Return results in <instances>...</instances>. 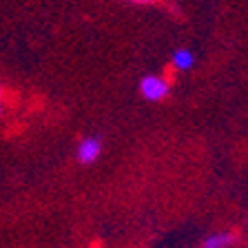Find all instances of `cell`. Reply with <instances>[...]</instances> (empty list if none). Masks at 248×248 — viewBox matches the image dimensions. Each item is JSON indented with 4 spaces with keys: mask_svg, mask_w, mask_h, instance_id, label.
Wrapping results in <instances>:
<instances>
[{
    "mask_svg": "<svg viewBox=\"0 0 248 248\" xmlns=\"http://www.w3.org/2000/svg\"><path fill=\"white\" fill-rule=\"evenodd\" d=\"M140 93L149 102H160L169 95V82L162 76H144L140 80Z\"/></svg>",
    "mask_w": 248,
    "mask_h": 248,
    "instance_id": "cell-1",
    "label": "cell"
},
{
    "mask_svg": "<svg viewBox=\"0 0 248 248\" xmlns=\"http://www.w3.org/2000/svg\"><path fill=\"white\" fill-rule=\"evenodd\" d=\"M102 153V140L98 135H89V138L80 140V144L76 149V157L80 164H93Z\"/></svg>",
    "mask_w": 248,
    "mask_h": 248,
    "instance_id": "cell-2",
    "label": "cell"
},
{
    "mask_svg": "<svg viewBox=\"0 0 248 248\" xmlns=\"http://www.w3.org/2000/svg\"><path fill=\"white\" fill-rule=\"evenodd\" d=\"M235 242H237V235H232V232H228V231L211 232V235L204 237L202 248H231Z\"/></svg>",
    "mask_w": 248,
    "mask_h": 248,
    "instance_id": "cell-3",
    "label": "cell"
},
{
    "mask_svg": "<svg viewBox=\"0 0 248 248\" xmlns=\"http://www.w3.org/2000/svg\"><path fill=\"white\" fill-rule=\"evenodd\" d=\"M193 64H195V56H193L188 49H177L173 53V67L177 71H191Z\"/></svg>",
    "mask_w": 248,
    "mask_h": 248,
    "instance_id": "cell-4",
    "label": "cell"
},
{
    "mask_svg": "<svg viewBox=\"0 0 248 248\" xmlns=\"http://www.w3.org/2000/svg\"><path fill=\"white\" fill-rule=\"evenodd\" d=\"M129 2H133V5H151L155 0H129Z\"/></svg>",
    "mask_w": 248,
    "mask_h": 248,
    "instance_id": "cell-5",
    "label": "cell"
},
{
    "mask_svg": "<svg viewBox=\"0 0 248 248\" xmlns=\"http://www.w3.org/2000/svg\"><path fill=\"white\" fill-rule=\"evenodd\" d=\"M0 115H2V98H0Z\"/></svg>",
    "mask_w": 248,
    "mask_h": 248,
    "instance_id": "cell-6",
    "label": "cell"
}]
</instances>
